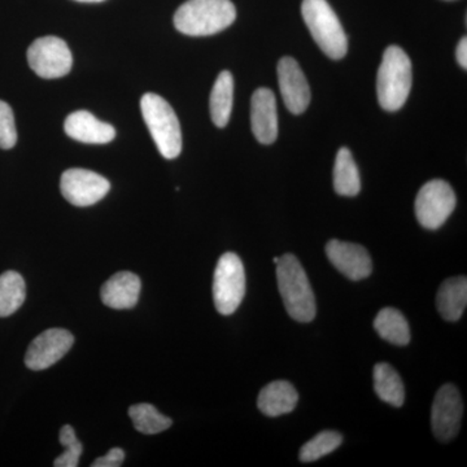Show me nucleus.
<instances>
[{
	"label": "nucleus",
	"instance_id": "f257e3e1",
	"mask_svg": "<svg viewBox=\"0 0 467 467\" xmlns=\"http://www.w3.org/2000/svg\"><path fill=\"white\" fill-rule=\"evenodd\" d=\"M276 279L285 308L295 321H313L317 313L315 292L300 261L291 254L279 257Z\"/></svg>",
	"mask_w": 467,
	"mask_h": 467
},
{
	"label": "nucleus",
	"instance_id": "f03ea898",
	"mask_svg": "<svg viewBox=\"0 0 467 467\" xmlns=\"http://www.w3.org/2000/svg\"><path fill=\"white\" fill-rule=\"evenodd\" d=\"M235 18L232 0H187L175 12L174 26L186 36H207L227 29Z\"/></svg>",
	"mask_w": 467,
	"mask_h": 467
},
{
	"label": "nucleus",
	"instance_id": "7ed1b4c3",
	"mask_svg": "<svg viewBox=\"0 0 467 467\" xmlns=\"http://www.w3.org/2000/svg\"><path fill=\"white\" fill-rule=\"evenodd\" d=\"M411 90V61L402 48L389 46L378 70V101L389 112L401 109Z\"/></svg>",
	"mask_w": 467,
	"mask_h": 467
},
{
	"label": "nucleus",
	"instance_id": "20e7f679",
	"mask_svg": "<svg viewBox=\"0 0 467 467\" xmlns=\"http://www.w3.org/2000/svg\"><path fill=\"white\" fill-rule=\"evenodd\" d=\"M140 109L162 158H178L182 150V131L171 104L160 95L149 92L140 99Z\"/></svg>",
	"mask_w": 467,
	"mask_h": 467
},
{
	"label": "nucleus",
	"instance_id": "39448f33",
	"mask_svg": "<svg viewBox=\"0 0 467 467\" xmlns=\"http://www.w3.org/2000/svg\"><path fill=\"white\" fill-rule=\"evenodd\" d=\"M301 14L325 55L334 60L346 57L348 50L346 32L327 0H304Z\"/></svg>",
	"mask_w": 467,
	"mask_h": 467
},
{
	"label": "nucleus",
	"instance_id": "423d86ee",
	"mask_svg": "<svg viewBox=\"0 0 467 467\" xmlns=\"http://www.w3.org/2000/svg\"><path fill=\"white\" fill-rule=\"evenodd\" d=\"M245 295V272L241 257L226 252L218 260L213 276V300L218 313L233 315Z\"/></svg>",
	"mask_w": 467,
	"mask_h": 467
},
{
	"label": "nucleus",
	"instance_id": "0eeeda50",
	"mask_svg": "<svg viewBox=\"0 0 467 467\" xmlns=\"http://www.w3.org/2000/svg\"><path fill=\"white\" fill-rule=\"evenodd\" d=\"M456 208V193L442 180L427 182L418 192L416 216L425 229L436 230L444 225Z\"/></svg>",
	"mask_w": 467,
	"mask_h": 467
},
{
	"label": "nucleus",
	"instance_id": "6e6552de",
	"mask_svg": "<svg viewBox=\"0 0 467 467\" xmlns=\"http://www.w3.org/2000/svg\"><path fill=\"white\" fill-rule=\"evenodd\" d=\"M27 63L41 78H61L72 69L73 57L63 39L57 36H43L30 45Z\"/></svg>",
	"mask_w": 467,
	"mask_h": 467
},
{
	"label": "nucleus",
	"instance_id": "1a4fd4ad",
	"mask_svg": "<svg viewBox=\"0 0 467 467\" xmlns=\"http://www.w3.org/2000/svg\"><path fill=\"white\" fill-rule=\"evenodd\" d=\"M60 190L70 204L90 207L109 192L110 183L103 175L88 169H67L61 175Z\"/></svg>",
	"mask_w": 467,
	"mask_h": 467
},
{
	"label": "nucleus",
	"instance_id": "9d476101",
	"mask_svg": "<svg viewBox=\"0 0 467 467\" xmlns=\"http://www.w3.org/2000/svg\"><path fill=\"white\" fill-rule=\"evenodd\" d=\"M463 416V404L459 389L453 384H445L436 393L432 404V431L438 441H453L459 434Z\"/></svg>",
	"mask_w": 467,
	"mask_h": 467
},
{
	"label": "nucleus",
	"instance_id": "9b49d317",
	"mask_svg": "<svg viewBox=\"0 0 467 467\" xmlns=\"http://www.w3.org/2000/svg\"><path fill=\"white\" fill-rule=\"evenodd\" d=\"M75 344V337L64 328H48L30 343L26 365L30 370H45L60 361Z\"/></svg>",
	"mask_w": 467,
	"mask_h": 467
},
{
	"label": "nucleus",
	"instance_id": "f8f14e48",
	"mask_svg": "<svg viewBox=\"0 0 467 467\" xmlns=\"http://www.w3.org/2000/svg\"><path fill=\"white\" fill-rule=\"evenodd\" d=\"M326 254L330 263L350 281H361L373 272V263L367 248L355 243L333 239L326 244Z\"/></svg>",
	"mask_w": 467,
	"mask_h": 467
},
{
	"label": "nucleus",
	"instance_id": "ddd939ff",
	"mask_svg": "<svg viewBox=\"0 0 467 467\" xmlns=\"http://www.w3.org/2000/svg\"><path fill=\"white\" fill-rule=\"evenodd\" d=\"M279 90L287 109L294 115L306 112L310 103L306 77L295 58L285 57L278 63Z\"/></svg>",
	"mask_w": 467,
	"mask_h": 467
},
{
	"label": "nucleus",
	"instance_id": "4468645a",
	"mask_svg": "<svg viewBox=\"0 0 467 467\" xmlns=\"http://www.w3.org/2000/svg\"><path fill=\"white\" fill-rule=\"evenodd\" d=\"M251 125L254 138L263 144H272L278 137V116L275 92L260 88L252 95Z\"/></svg>",
	"mask_w": 467,
	"mask_h": 467
},
{
	"label": "nucleus",
	"instance_id": "2eb2a0df",
	"mask_svg": "<svg viewBox=\"0 0 467 467\" xmlns=\"http://www.w3.org/2000/svg\"><path fill=\"white\" fill-rule=\"evenodd\" d=\"M64 130L77 142L88 144H107L116 137L112 125L100 121L88 110L70 113L64 122Z\"/></svg>",
	"mask_w": 467,
	"mask_h": 467
},
{
	"label": "nucleus",
	"instance_id": "dca6fc26",
	"mask_svg": "<svg viewBox=\"0 0 467 467\" xmlns=\"http://www.w3.org/2000/svg\"><path fill=\"white\" fill-rule=\"evenodd\" d=\"M140 276L134 273H116L101 287V301L112 309L134 308L140 300Z\"/></svg>",
	"mask_w": 467,
	"mask_h": 467
},
{
	"label": "nucleus",
	"instance_id": "f3484780",
	"mask_svg": "<svg viewBox=\"0 0 467 467\" xmlns=\"http://www.w3.org/2000/svg\"><path fill=\"white\" fill-rule=\"evenodd\" d=\"M299 395L291 383L275 380L261 389L257 407L267 417H279L291 413L296 408Z\"/></svg>",
	"mask_w": 467,
	"mask_h": 467
},
{
	"label": "nucleus",
	"instance_id": "a211bd4d",
	"mask_svg": "<svg viewBox=\"0 0 467 467\" xmlns=\"http://www.w3.org/2000/svg\"><path fill=\"white\" fill-rule=\"evenodd\" d=\"M466 304V276H454L442 282L436 296V306L445 321H459L465 312Z\"/></svg>",
	"mask_w": 467,
	"mask_h": 467
},
{
	"label": "nucleus",
	"instance_id": "6ab92c4d",
	"mask_svg": "<svg viewBox=\"0 0 467 467\" xmlns=\"http://www.w3.org/2000/svg\"><path fill=\"white\" fill-rule=\"evenodd\" d=\"M234 100V78L227 70L218 75L211 92V117L217 128H225L232 116Z\"/></svg>",
	"mask_w": 467,
	"mask_h": 467
},
{
	"label": "nucleus",
	"instance_id": "aec40b11",
	"mask_svg": "<svg viewBox=\"0 0 467 467\" xmlns=\"http://www.w3.org/2000/svg\"><path fill=\"white\" fill-rule=\"evenodd\" d=\"M334 189L337 195H358L361 192V180L358 165L353 159L352 152L347 147L339 150L334 167Z\"/></svg>",
	"mask_w": 467,
	"mask_h": 467
},
{
	"label": "nucleus",
	"instance_id": "412c9836",
	"mask_svg": "<svg viewBox=\"0 0 467 467\" xmlns=\"http://www.w3.org/2000/svg\"><path fill=\"white\" fill-rule=\"evenodd\" d=\"M374 389L380 400L395 408L402 407L405 400V389L400 376L391 365L380 364L374 368Z\"/></svg>",
	"mask_w": 467,
	"mask_h": 467
},
{
	"label": "nucleus",
	"instance_id": "4be33fe9",
	"mask_svg": "<svg viewBox=\"0 0 467 467\" xmlns=\"http://www.w3.org/2000/svg\"><path fill=\"white\" fill-rule=\"evenodd\" d=\"M374 328L382 339L395 346H407L410 342V328L400 310L395 308L380 310L374 319Z\"/></svg>",
	"mask_w": 467,
	"mask_h": 467
},
{
	"label": "nucleus",
	"instance_id": "5701e85b",
	"mask_svg": "<svg viewBox=\"0 0 467 467\" xmlns=\"http://www.w3.org/2000/svg\"><path fill=\"white\" fill-rule=\"evenodd\" d=\"M26 297V281L17 272L0 275V317H9L23 306Z\"/></svg>",
	"mask_w": 467,
	"mask_h": 467
},
{
	"label": "nucleus",
	"instance_id": "b1692460",
	"mask_svg": "<svg viewBox=\"0 0 467 467\" xmlns=\"http://www.w3.org/2000/svg\"><path fill=\"white\" fill-rule=\"evenodd\" d=\"M129 416L133 420L135 429L146 435L160 434L173 425L171 418L162 416L158 409L150 404L133 405L129 409Z\"/></svg>",
	"mask_w": 467,
	"mask_h": 467
},
{
	"label": "nucleus",
	"instance_id": "393cba45",
	"mask_svg": "<svg viewBox=\"0 0 467 467\" xmlns=\"http://www.w3.org/2000/svg\"><path fill=\"white\" fill-rule=\"evenodd\" d=\"M343 438L339 432L322 431L317 436L310 439L300 450L301 462H313L333 453L335 450L342 445Z\"/></svg>",
	"mask_w": 467,
	"mask_h": 467
},
{
	"label": "nucleus",
	"instance_id": "a878e982",
	"mask_svg": "<svg viewBox=\"0 0 467 467\" xmlns=\"http://www.w3.org/2000/svg\"><path fill=\"white\" fill-rule=\"evenodd\" d=\"M16 142L17 131L14 110L5 101L0 100V149H14Z\"/></svg>",
	"mask_w": 467,
	"mask_h": 467
},
{
	"label": "nucleus",
	"instance_id": "bb28decb",
	"mask_svg": "<svg viewBox=\"0 0 467 467\" xmlns=\"http://www.w3.org/2000/svg\"><path fill=\"white\" fill-rule=\"evenodd\" d=\"M82 447L81 442L77 441L75 444L69 445L66 448V451L54 461V466L57 467H77L78 466L79 457H81Z\"/></svg>",
	"mask_w": 467,
	"mask_h": 467
},
{
	"label": "nucleus",
	"instance_id": "cd10ccee",
	"mask_svg": "<svg viewBox=\"0 0 467 467\" xmlns=\"http://www.w3.org/2000/svg\"><path fill=\"white\" fill-rule=\"evenodd\" d=\"M125 460V451L121 448H113L106 456L99 457L91 463V467H119Z\"/></svg>",
	"mask_w": 467,
	"mask_h": 467
},
{
	"label": "nucleus",
	"instance_id": "c85d7f7f",
	"mask_svg": "<svg viewBox=\"0 0 467 467\" xmlns=\"http://www.w3.org/2000/svg\"><path fill=\"white\" fill-rule=\"evenodd\" d=\"M58 439H60V444L63 445L64 448L69 447V445L75 444V442L78 441L75 429L69 425L61 427L60 436H58Z\"/></svg>",
	"mask_w": 467,
	"mask_h": 467
},
{
	"label": "nucleus",
	"instance_id": "c756f323",
	"mask_svg": "<svg viewBox=\"0 0 467 467\" xmlns=\"http://www.w3.org/2000/svg\"><path fill=\"white\" fill-rule=\"evenodd\" d=\"M456 57H457V61H459L460 67H462V69H467V39H466V36H463V38L461 39L459 46H457Z\"/></svg>",
	"mask_w": 467,
	"mask_h": 467
},
{
	"label": "nucleus",
	"instance_id": "7c9ffc66",
	"mask_svg": "<svg viewBox=\"0 0 467 467\" xmlns=\"http://www.w3.org/2000/svg\"><path fill=\"white\" fill-rule=\"evenodd\" d=\"M77 2H82V3H100V2H104V0H77Z\"/></svg>",
	"mask_w": 467,
	"mask_h": 467
}]
</instances>
